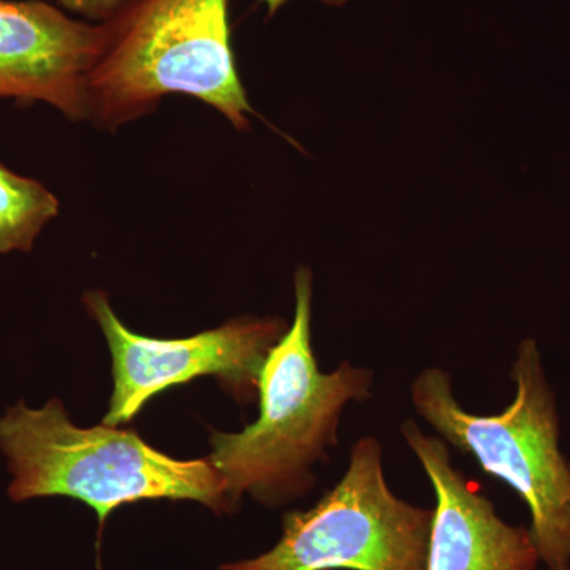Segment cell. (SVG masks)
I'll list each match as a JSON object with an SVG mask.
<instances>
[{
    "mask_svg": "<svg viewBox=\"0 0 570 570\" xmlns=\"http://www.w3.org/2000/svg\"><path fill=\"white\" fill-rule=\"evenodd\" d=\"M59 208L58 197L43 184L14 174L0 163V255L31 253Z\"/></svg>",
    "mask_w": 570,
    "mask_h": 570,
    "instance_id": "obj_9",
    "label": "cell"
},
{
    "mask_svg": "<svg viewBox=\"0 0 570 570\" xmlns=\"http://www.w3.org/2000/svg\"><path fill=\"white\" fill-rule=\"evenodd\" d=\"M104 47V22L75 20L48 0H0V99L88 119L89 75Z\"/></svg>",
    "mask_w": 570,
    "mask_h": 570,
    "instance_id": "obj_7",
    "label": "cell"
},
{
    "mask_svg": "<svg viewBox=\"0 0 570 570\" xmlns=\"http://www.w3.org/2000/svg\"><path fill=\"white\" fill-rule=\"evenodd\" d=\"M86 309L102 328L112 360V395L104 425L129 423L149 400L175 385L216 376L239 401L258 393L262 370L287 332L277 317H239L183 340H157L130 332L102 291L86 292Z\"/></svg>",
    "mask_w": 570,
    "mask_h": 570,
    "instance_id": "obj_6",
    "label": "cell"
},
{
    "mask_svg": "<svg viewBox=\"0 0 570 570\" xmlns=\"http://www.w3.org/2000/svg\"><path fill=\"white\" fill-rule=\"evenodd\" d=\"M230 0H126L105 21V47L88 81V119L104 129L149 115L184 94L249 129L232 48Z\"/></svg>",
    "mask_w": 570,
    "mask_h": 570,
    "instance_id": "obj_2",
    "label": "cell"
},
{
    "mask_svg": "<svg viewBox=\"0 0 570 570\" xmlns=\"http://www.w3.org/2000/svg\"><path fill=\"white\" fill-rule=\"evenodd\" d=\"M0 450L11 474V501L63 497L96 510L100 524L112 510L146 499L197 501L232 510L208 459L176 460L134 430L73 425L62 401L26 403L0 417Z\"/></svg>",
    "mask_w": 570,
    "mask_h": 570,
    "instance_id": "obj_3",
    "label": "cell"
},
{
    "mask_svg": "<svg viewBox=\"0 0 570 570\" xmlns=\"http://www.w3.org/2000/svg\"><path fill=\"white\" fill-rule=\"evenodd\" d=\"M261 2L265 3L266 10H268V17H275L277 11L283 9V6H285L288 0H261ZM318 2L330 7H343L344 3H347V0H318Z\"/></svg>",
    "mask_w": 570,
    "mask_h": 570,
    "instance_id": "obj_11",
    "label": "cell"
},
{
    "mask_svg": "<svg viewBox=\"0 0 570 570\" xmlns=\"http://www.w3.org/2000/svg\"><path fill=\"white\" fill-rule=\"evenodd\" d=\"M313 275L295 273V317L269 352L261 382V414L239 433H212L214 471L223 482L230 509L243 494L277 505L313 489V469L337 444V428L348 403L371 396L374 374L367 367L341 363L322 373L311 344Z\"/></svg>",
    "mask_w": 570,
    "mask_h": 570,
    "instance_id": "obj_1",
    "label": "cell"
},
{
    "mask_svg": "<svg viewBox=\"0 0 570 570\" xmlns=\"http://www.w3.org/2000/svg\"><path fill=\"white\" fill-rule=\"evenodd\" d=\"M55 6L61 7L69 13L80 14L89 22H105L110 20L126 0H48Z\"/></svg>",
    "mask_w": 570,
    "mask_h": 570,
    "instance_id": "obj_10",
    "label": "cell"
},
{
    "mask_svg": "<svg viewBox=\"0 0 570 570\" xmlns=\"http://www.w3.org/2000/svg\"><path fill=\"white\" fill-rule=\"evenodd\" d=\"M401 436L436 497L426 570H538L530 528L513 527L498 515L493 502L452 466L444 439L423 433L414 420L403 422Z\"/></svg>",
    "mask_w": 570,
    "mask_h": 570,
    "instance_id": "obj_8",
    "label": "cell"
},
{
    "mask_svg": "<svg viewBox=\"0 0 570 570\" xmlns=\"http://www.w3.org/2000/svg\"><path fill=\"white\" fill-rule=\"evenodd\" d=\"M512 381L515 396L501 414L466 411L453 393L448 371L436 366L415 377L411 400L439 438L523 499L532 540L547 570H570V461L561 452L557 396L538 341L519 344Z\"/></svg>",
    "mask_w": 570,
    "mask_h": 570,
    "instance_id": "obj_4",
    "label": "cell"
},
{
    "mask_svg": "<svg viewBox=\"0 0 570 570\" xmlns=\"http://www.w3.org/2000/svg\"><path fill=\"white\" fill-rule=\"evenodd\" d=\"M433 515L393 493L382 444L365 436L316 505L285 513L272 550L219 570H426Z\"/></svg>",
    "mask_w": 570,
    "mask_h": 570,
    "instance_id": "obj_5",
    "label": "cell"
}]
</instances>
